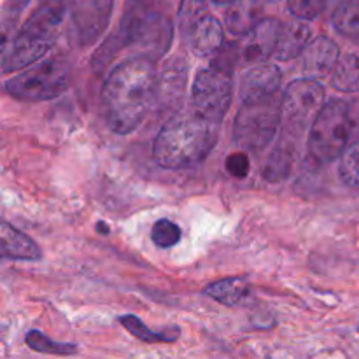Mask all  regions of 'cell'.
I'll list each match as a JSON object with an SVG mask.
<instances>
[{
    "mask_svg": "<svg viewBox=\"0 0 359 359\" xmlns=\"http://www.w3.org/2000/svg\"><path fill=\"white\" fill-rule=\"evenodd\" d=\"M41 6H51V7H60V9H67L69 6V0H39Z\"/></svg>",
    "mask_w": 359,
    "mask_h": 359,
    "instance_id": "cell-31",
    "label": "cell"
},
{
    "mask_svg": "<svg viewBox=\"0 0 359 359\" xmlns=\"http://www.w3.org/2000/svg\"><path fill=\"white\" fill-rule=\"evenodd\" d=\"M0 248L4 258L23 259V262H37L42 258L41 248L23 231L11 226L7 221L0 224Z\"/></svg>",
    "mask_w": 359,
    "mask_h": 359,
    "instance_id": "cell-16",
    "label": "cell"
},
{
    "mask_svg": "<svg viewBox=\"0 0 359 359\" xmlns=\"http://www.w3.org/2000/svg\"><path fill=\"white\" fill-rule=\"evenodd\" d=\"M119 323H121L123 328L126 332L132 333L135 339H139L140 342H146V344H170L175 342L181 335V330L177 326H170V328H163L160 332H154V330L147 328L142 321H140L137 316L132 314H126L119 318Z\"/></svg>",
    "mask_w": 359,
    "mask_h": 359,
    "instance_id": "cell-21",
    "label": "cell"
},
{
    "mask_svg": "<svg viewBox=\"0 0 359 359\" xmlns=\"http://www.w3.org/2000/svg\"><path fill=\"white\" fill-rule=\"evenodd\" d=\"M332 86L342 93L359 91V55L349 53L340 58L332 74Z\"/></svg>",
    "mask_w": 359,
    "mask_h": 359,
    "instance_id": "cell-22",
    "label": "cell"
},
{
    "mask_svg": "<svg viewBox=\"0 0 359 359\" xmlns=\"http://www.w3.org/2000/svg\"><path fill=\"white\" fill-rule=\"evenodd\" d=\"M326 2H335L337 6H340L342 2H346V0H326Z\"/></svg>",
    "mask_w": 359,
    "mask_h": 359,
    "instance_id": "cell-34",
    "label": "cell"
},
{
    "mask_svg": "<svg viewBox=\"0 0 359 359\" xmlns=\"http://www.w3.org/2000/svg\"><path fill=\"white\" fill-rule=\"evenodd\" d=\"M323 107H325V88L318 79L304 77L293 81L283 95L284 135L297 139L309 125V119L314 123Z\"/></svg>",
    "mask_w": 359,
    "mask_h": 359,
    "instance_id": "cell-9",
    "label": "cell"
},
{
    "mask_svg": "<svg viewBox=\"0 0 359 359\" xmlns=\"http://www.w3.org/2000/svg\"><path fill=\"white\" fill-rule=\"evenodd\" d=\"M182 237V231L179 224H175L170 219H160L154 223L153 230H151V238H153L154 245L160 249H170L175 244H179Z\"/></svg>",
    "mask_w": 359,
    "mask_h": 359,
    "instance_id": "cell-27",
    "label": "cell"
},
{
    "mask_svg": "<svg viewBox=\"0 0 359 359\" xmlns=\"http://www.w3.org/2000/svg\"><path fill=\"white\" fill-rule=\"evenodd\" d=\"M333 25L346 37L359 39V0H346L337 6Z\"/></svg>",
    "mask_w": 359,
    "mask_h": 359,
    "instance_id": "cell-23",
    "label": "cell"
},
{
    "mask_svg": "<svg viewBox=\"0 0 359 359\" xmlns=\"http://www.w3.org/2000/svg\"><path fill=\"white\" fill-rule=\"evenodd\" d=\"M207 7H209V0H181L179 6V27H181L182 34L188 35L191 28L198 23L202 18H205Z\"/></svg>",
    "mask_w": 359,
    "mask_h": 359,
    "instance_id": "cell-25",
    "label": "cell"
},
{
    "mask_svg": "<svg viewBox=\"0 0 359 359\" xmlns=\"http://www.w3.org/2000/svg\"><path fill=\"white\" fill-rule=\"evenodd\" d=\"M72 84V69L63 58H46L6 83V91L18 100H53Z\"/></svg>",
    "mask_w": 359,
    "mask_h": 359,
    "instance_id": "cell-6",
    "label": "cell"
},
{
    "mask_svg": "<svg viewBox=\"0 0 359 359\" xmlns=\"http://www.w3.org/2000/svg\"><path fill=\"white\" fill-rule=\"evenodd\" d=\"M97 230H100L102 233H109V228H107V226H104V224H102V221H100V223L97 224Z\"/></svg>",
    "mask_w": 359,
    "mask_h": 359,
    "instance_id": "cell-32",
    "label": "cell"
},
{
    "mask_svg": "<svg viewBox=\"0 0 359 359\" xmlns=\"http://www.w3.org/2000/svg\"><path fill=\"white\" fill-rule=\"evenodd\" d=\"M280 81H283V72L277 65L259 63V65L251 67L244 74L241 83L242 104H252V102L277 97L280 90Z\"/></svg>",
    "mask_w": 359,
    "mask_h": 359,
    "instance_id": "cell-12",
    "label": "cell"
},
{
    "mask_svg": "<svg viewBox=\"0 0 359 359\" xmlns=\"http://www.w3.org/2000/svg\"><path fill=\"white\" fill-rule=\"evenodd\" d=\"M226 170L230 175L237 179L248 177L249 170H251V160L245 153H233L226 158Z\"/></svg>",
    "mask_w": 359,
    "mask_h": 359,
    "instance_id": "cell-29",
    "label": "cell"
},
{
    "mask_svg": "<svg viewBox=\"0 0 359 359\" xmlns=\"http://www.w3.org/2000/svg\"><path fill=\"white\" fill-rule=\"evenodd\" d=\"M189 48L195 55L198 56H212L223 49L224 44V30L223 25L219 23V20H216L214 16L207 14L205 18L198 21L195 27L191 28L188 35Z\"/></svg>",
    "mask_w": 359,
    "mask_h": 359,
    "instance_id": "cell-14",
    "label": "cell"
},
{
    "mask_svg": "<svg viewBox=\"0 0 359 359\" xmlns=\"http://www.w3.org/2000/svg\"><path fill=\"white\" fill-rule=\"evenodd\" d=\"M217 137L219 123L193 107L175 111L154 139L153 156L160 167L170 170L196 167L216 147Z\"/></svg>",
    "mask_w": 359,
    "mask_h": 359,
    "instance_id": "cell-3",
    "label": "cell"
},
{
    "mask_svg": "<svg viewBox=\"0 0 359 359\" xmlns=\"http://www.w3.org/2000/svg\"><path fill=\"white\" fill-rule=\"evenodd\" d=\"M311 39L312 30L307 25V21L293 20L283 23L279 42H277V49L273 56L280 60V62H290V60L297 58V56H302L312 42Z\"/></svg>",
    "mask_w": 359,
    "mask_h": 359,
    "instance_id": "cell-15",
    "label": "cell"
},
{
    "mask_svg": "<svg viewBox=\"0 0 359 359\" xmlns=\"http://www.w3.org/2000/svg\"><path fill=\"white\" fill-rule=\"evenodd\" d=\"M283 23L276 18H263L251 34H248L238 46V58L245 65H259L266 63V58L276 55Z\"/></svg>",
    "mask_w": 359,
    "mask_h": 359,
    "instance_id": "cell-11",
    "label": "cell"
},
{
    "mask_svg": "<svg viewBox=\"0 0 359 359\" xmlns=\"http://www.w3.org/2000/svg\"><path fill=\"white\" fill-rule=\"evenodd\" d=\"M158 74L146 55L125 60L112 69L102 86V107L109 128L128 135L139 128L156 102Z\"/></svg>",
    "mask_w": 359,
    "mask_h": 359,
    "instance_id": "cell-1",
    "label": "cell"
},
{
    "mask_svg": "<svg viewBox=\"0 0 359 359\" xmlns=\"http://www.w3.org/2000/svg\"><path fill=\"white\" fill-rule=\"evenodd\" d=\"M291 137L283 135V140H279L273 151L270 153L269 160H266L265 168H263V177L270 182L284 181L287 175L291 174L294 165V158H297V146Z\"/></svg>",
    "mask_w": 359,
    "mask_h": 359,
    "instance_id": "cell-19",
    "label": "cell"
},
{
    "mask_svg": "<svg viewBox=\"0 0 359 359\" xmlns=\"http://www.w3.org/2000/svg\"><path fill=\"white\" fill-rule=\"evenodd\" d=\"M340 62V49L330 37H318L302 55V70L309 79H319L333 74Z\"/></svg>",
    "mask_w": 359,
    "mask_h": 359,
    "instance_id": "cell-13",
    "label": "cell"
},
{
    "mask_svg": "<svg viewBox=\"0 0 359 359\" xmlns=\"http://www.w3.org/2000/svg\"><path fill=\"white\" fill-rule=\"evenodd\" d=\"M233 97L231 70L214 65L200 70L191 88V107L205 118L221 123L226 116Z\"/></svg>",
    "mask_w": 359,
    "mask_h": 359,
    "instance_id": "cell-8",
    "label": "cell"
},
{
    "mask_svg": "<svg viewBox=\"0 0 359 359\" xmlns=\"http://www.w3.org/2000/svg\"><path fill=\"white\" fill-rule=\"evenodd\" d=\"M172 41V21L165 14L163 0H126L125 13L112 35L93 55V69L104 70L121 49L137 44L147 56H160Z\"/></svg>",
    "mask_w": 359,
    "mask_h": 359,
    "instance_id": "cell-2",
    "label": "cell"
},
{
    "mask_svg": "<svg viewBox=\"0 0 359 359\" xmlns=\"http://www.w3.org/2000/svg\"><path fill=\"white\" fill-rule=\"evenodd\" d=\"M186 74H188V63L182 58H174L163 67L161 74L158 76V95L156 100L168 105L172 100H179L184 93Z\"/></svg>",
    "mask_w": 359,
    "mask_h": 359,
    "instance_id": "cell-18",
    "label": "cell"
},
{
    "mask_svg": "<svg viewBox=\"0 0 359 359\" xmlns=\"http://www.w3.org/2000/svg\"><path fill=\"white\" fill-rule=\"evenodd\" d=\"M351 111L344 100H330L319 111L309 132V160L316 167L328 165L349 146Z\"/></svg>",
    "mask_w": 359,
    "mask_h": 359,
    "instance_id": "cell-5",
    "label": "cell"
},
{
    "mask_svg": "<svg viewBox=\"0 0 359 359\" xmlns=\"http://www.w3.org/2000/svg\"><path fill=\"white\" fill-rule=\"evenodd\" d=\"M25 342L35 353L53 354V356H70V354L77 353V346H74V344L55 342V340H51L48 335L37 332V330L28 332L27 337H25Z\"/></svg>",
    "mask_w": 359,
    "mask_h": 359,
    "instance_id": "cell-24",
    "label": "cell"
},
{
    "mask_svg": "<svg viewBox=\"0 0 359 359\" xmlns=\"http://www.w3.org/2000/svg\"><path fill=\"white\" fill-rule=\"evenodd\" d=\"M325 0H287V9L297 20L311 21L319 16Z\"/></svg>",
    "mask_w": 359,
    "mask_h": 359,
    "instance_id": "cell-28",
    "label": "cell"
},
{
    "mask_svg": "<svg viewBox=\"0 0 359 359\" xmlns=\"http://www.w3.org/2000/svg\"><path fill=\"white\" fill-rule=\"evenodd\" d=\"M262 20L258 0H233L224 9V25L228 32L238 37L251 34L252 28Z\"/></svg>",
    "mask_w": 359,
    "mask_h": 359,
    "instance_id": "cell-17",
    "label": "cell"
},
{
    "mask_svg": "<svg viewBox=\"0 0 359 359\" xmlns=\"http://www.w3.org/2000/svg\"><path fill=\"white\" fill-rule=\"evenodd\" d=\"M65 11L60 7L41 6V4L35 7L34 13L16 32L9 48L6 49L2 63L4 74L28 69L39 63V60L55 44Z\"/></svg>",
    "mask_w": 359,
    "mask_h": 359,
    "instance_id": "cell-4",
    "label": "cell"
},
{
    "mask_svg": "<svg viewBox=\"0 0 359 359\" xmlns=\"http://www.w3.org/2000/svg\"><path fill=\"white\" fill-rule=\"evenodd\" d=\"M205 294L216 300L217 304L226 305V307H237L251 294V287H249L248 280L241 279V277H228V279L216 280L207 286Z\"/></svg>",
    "mask_w": 359,
    "mask_h": 359,
    "instance_id": "cell-20",
    "label": "cell"
},
{
    "mask_svg": "<svg viewBox=\"0 0 359 359\" xmlns=\"http://www.w3.org/2000/svg\"><path fill=\"white\" fill-rule=\"evenodd\" d=\"M114 0H69L76 37L81 46H90L107 28Z\"/></svg>",
    "mask_w": 359,
    "mask_h": 359,
    "instance_id": "cell-10",
    "label": "cell"
},
{
    "mask_svg": "<svg viewBox=\"0 0 359 359\" xmlns=\"http://www.w3.org/2000/svg\"><path fill=\"white\" fill-rule=\"evenodd\" d=\"M212 2H216V4H230V2H233V0H212Z\"/></svg>",
    "mask_w": 359,
    "mask_h": 359,
    "instance_id": "cell-33",
    "label": "cell"
},
{
    "mask_svg": "<svg viewBox=\"0 0 359 359\" xmlns=\"http://www.w3.org/2000/svg\"><path fill=\"white\" fill-rule=\"evenodd\" d=\"M283 123V97L242 104L233 125V139L244 149L259 153L266 149Z\"/></svg>",
    "mask_w": 359,
    "mask_h": 359,
    "instance_id": "cell-7",
    "label": "cell"
},
{
    "mask_svg": "<svg viewBox=\"0 0 359 359\" xmlns=\"http://www.w3.org/2000/svg\"><path fill=\"white\" fill-rule=\"evenodd\" d=\"M30 0H6V23L16 25L18 18L25 11Z\"/></svg>",
    "mask_w": 359,
    "mask_h": 359,
    "instance_id": "cell-30",
    "label": "cell"
},
{
    "mask_svg": "<svg viewBox=\"0 0 359 359\" xmlns=\"http://www.w3.org/2000/svg\"><path fill=\"white\" fill-rule=\"evenodd\" d=\"M340 177L344 184L349 188L359 189V140L347 146L344 154L340 156Z\"/></svg>",
    "mask_w": 359,
    "mask_h": 359,
    "instance_id": "cell-26",
    "label": "cell"
}]
</instances>
